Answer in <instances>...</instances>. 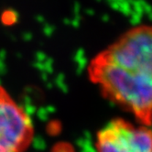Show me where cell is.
Here are the masks:
<instances>
[{
	"instance_id": "3",
	"label": "cell",
	"mask_w": 152,
	"mask_h": 152,
	"mask_svg": "<svg viewBox=\"0 0 152 152\" xmlns=\"http://www.w3.org/2000/svg\"><path fill=\"white\" fill-rule=\"evenodd\" d=\"M96 147L98 152H152V131L117 119L99 132Z\"/></svg>"
},
{
	"instance_id": "2",
	"label": "cell",
	"mask_w": 152,
	"mask_h": 152,
	"mask_svg": "<svg viewBox=\"0 0 152 152\" xmlns=\"http://www.w3.org/2000/svg\"><path fill=\"white\" fill-rule=\"evenodd\" d=\"M32 137L29 117L0 86V152H24Z\"/></svg>"
},
{
	"instance_id": "1",
	"label": "cell",
	"mask_w": 152,
	"mask_h": 152,
	"mask_svg": "<svg viewBox=\"0 0 152 152\" xmlns=\"http://www.w3.org/2000/svg\"><path fill=\"white\" fill-rule=\"evenodd\" d=\"M88 72L105 97L152 124V25L124 32L94 57Z\"/></svg>"
}]
</instances>
